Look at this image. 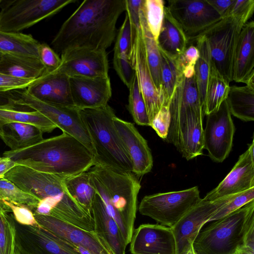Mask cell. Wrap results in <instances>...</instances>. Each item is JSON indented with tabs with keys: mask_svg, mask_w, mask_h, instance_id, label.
<instances>
[{
	"mask_svg": "<svg viewBox=\"0 0 254 254\" xmlns=\"http://www.w3.org/2000/svg\"><path fill=\"white\" fill-rule=\"evenodd\" d=\"M125 0H84L63 23L51 42L58 54L72 49L105 50L116 36Z\"/></svg>",
	"mask_w": 254,
	"mask_h": 254,
	"instance_id": "6da1fadb",
	"label": "cell"
},
{
	"mask_svg": "<svg viewBox=\"0 0 254 254\" xmlns=\"http://www.w3.org/2000/svg\"><path fill=\"white\" fill-rule=\"evenodd\" d=\"M3 156L18 165L64 178L88 171L95 164L91 152L77 139L64 132L29 147L5 151Z\"/></svg>",
	"mask_w": 254,
	"mask_h": 254,
	"instance_id": "7a4b0ae2",
	"label": "cell"
},
{
	"mask_svg": "<svg viewBox=\"0 0 254 254\" xmlns=\"http://www.w3.org/2000/svg\"><path fill=\"white\" fill-rule=\"evenodd\" d=\"M88 171L96 192L127 245L134 230L140 182L132 172H120L98 164Z\"/></svg>",
	"mask_w": 254,
	"mask_h": 254,
	"instance_id": "3957f363",
	"label": "cell"
},
{
	"mask_svg": "<svg viewBox=\"0 0 254 254\" xmlns=\"http://www.w3.org/2000/svg\"><path fill=\"white\" fill-rule=\"evenodd\" d=\"M95 151V164L124 172H132V165L113 124V109L105 106L79 110Z\"/></svg>",
	"mask_w": 254,
	"mask_h": 254,
	"instance_id": "277c9868",
	"label": "cell"
},
{
	"mask_svg": "<svg viewBox=\"0 0 254 254\" xmlns=\"http://www.w3.org/2000/svg\"><path fill=\"white\" fill-rule=\"evenodd\" d=\"M254 229V200L214 221L198 233L195 254H233Z\"/></svg>",
	"mask_w": 254,
	"mask_h": 254,
	"instance_id": "5b68a950",
	"label": "cell"
},
{
	"mask_svg": "<svg viewBox=\"0 0 254 254\" xmlns=\"http://www.w3.org/2000/svg\"><path fill=\"white\" fill-rule=\"evenodd\" d=\"M76 0H1L0 30L20 32L59 12Z\"/></svg>",
	"mask_w": 254,
	"mask_h": 254,
	"instance_id": "8992f818",
	"label": "cell"
},
{
	"mask_svg": "<svg viewBox=\"0 0 254 254\" xmlns=\"http://www.w3.org/2000/svg\"><path fill=\"white\" fill-rule=\"evenodd\" d=\"M168 106L171 122L166 140L176 147L181 132L188 124L203 121V106L194 76L187 78L181 73Z\"/></svg>",
	"mask_w": 254,
	"mask_h": 254,
	"instance_id": "52a82bcc",
	"label": "cell"
},
{
	"mask_svg": "<svg viewBox=\"0 0 254 254\" xmlns=\"http://www.w3.org/2000/svg\"><path fill=\"white\" fill-rule=\"evenodd\" d=\"M197 186L179 191L145 196L139 205L143 215L160 225L172 227L201 200Z\"/></svg>",
	"mask_w": 254,
	"mask_h": 254,
	"instance_id": "ba28073f",
	"label": "cell"
},
{
	"mask_svg": "<svg viewBox=\"0 0 254 254\" xmlns=\"http://www.w3.org/2000/svg\"><path fill=\"white\" fill-rule=\"evenodd\" d=\"M243 26L231 17L222 19L205 31L212 66L229 82L232 81V69L238 39Z\"/></svg>",
	"mask_w": 254,
	"mask_h": 254,
	"instance_id": "9c48e42d",
	"label": "cell"
},
{
	"mask_svg": "<svg viewBox=\"0 0 254 254\" xmlns=\"http://www.w3.org/2000/svg\"><path fill=\"white\" fill-rule=\"evenodd\" d=\"M4 178L39 201L51 198L61 203H68L73 199L64 186V178L57 175L17 165L9 171Z\"/></svg>",
	"mask_w": 254,
	"mask_h": 254,
	"instance_id": "30bf717a",
	"label": "cell"
},
{
	"mask_svg": "<svg viewBox=\"0 0 254 254\" xmlns=\"http://www.w3.org/2000/svg\"><path fill=\"white\" fill-rule=\"evenodd\" d=\"M166 6L185 33L188 45L222 19L207 0H171Z\"/></svg>",
	"mask_w": 254,
	"mask_h": 254,
	"instance_id": "8fae6325",
	"label": "cell"
},
{
	"mask_svg": "<svg viewBox=\"0 0 254 254\" xmlns=\"http://www.w3.org/2000/svg\"><path fill=\"white\" fill-rule=\"evenodd\" d=\"M20 94L25 105L32 110L39 112L63 132L81 142L95 155L93 144L89 132L81 116L80 111L74 107L53 105L40 101L26 90L20 89Z\"/></svg>",
	"mask_w": 254,
	"mask_h": 254,
	"instance_id": "7c38bea8",
	"label": "cell"
},
{
	"mask_svg": "<svg viewBox=\"0 0 254 254\" xmlns=\"http://www.w3.org/2000/svg\"><path fill=\"white\" fill-rule=\"evenodd\" d=\"M237 194L225 196L213 201H205L201 199L174 226L171 227L176 240V254H186L192 247L202 226Z\"/></svg>",
	"mask_w": 254,
	"mask_h": 254,
	"instance_id": "4fadbf2b",
	"label": "cell"
},
{
	"mask_svg": "<svg viewBox=\"0 0 254 254\" xmlns=\"http://www.w3.org/2000/svg\"><path fill=\"white\" fill-rule=\"evenodd\" d=\"M206 116L204 149L213 161L222 162L231 150L235 131L226 100L217 110Z\"/></svg>",
	"mask_w": 254,
	"mask_h": 254,
	"instance_id": "5bb4252c",
	"label": "cell"
},
{
	"mask_svg": "<svg viewBox=\"0 0 254 254\" xmlns=\"http://www.w3.org/2000/svg\"><path fill=\"white\" fill-rule=\"evenodd\" d=\"M13 220L15 248L20 254H81L76 248L39 226L22 225Z\"/></svg>",
	"mask_w": 254,
	"mask_h": 254,
	"instance_id": "9a60e30c",
	"label": "cell"
},
{
	"mask_svg": "<svg viewBox=\"0 0 254 254\" xmlns=\"http://www.w3.org/2000/svg\"><path fill=\"white\" fill-rule=\"evenodd\" d=\"M39 225L77 249L91 254H114L94 231L84 230L50 215L34 213Z\"/></svg>",
	"mask_w": 254,
	"mask_h": 254,
	"instance_id": "2e32d148",
	"label": "cell"
},
{
	"mask_svg": "<svg viewBox=\"0 0 254 254\" xmlns=\"http://www.w3.org/2000/svg\"><path fill=\"white\" fill-rule=\"evenodd\" d=\"M57 69L69 77L108 76L109 63L106 51L86 48L66 50L61 54Z\"/></svg>",
	"mask_w": 254,
	"mask_h": 254,
	"instance_id": "e0dca14e",
	"label": "cell"
},
{
	"mask_svg": "<svg viewBox=\"0 0 254 254\" xmlns=\"http://www.w3.org/2000/svg\"><path fill=\"white\" fill-rule=\"evenodd\" d=\"M131 254H176L175 238L169 227L144 224L134 229L130 242Z\"/></svg>",
	"mask_w": 254,
	"mask_h": 254,
	"instance_id": "ac0fdd59",
	"label": "cell"
},
{
	"mask_svg": "<svg viewBox=\"0 0 254 254\" xmlns=\"http://www.w3.org/2000/svg\"><path fill=\"white\" fill-rule=\"evenodd\" d=\"M254 146L253 140L248 149L240 156L231 171L203 200L213 201L254 187Z\"/></svg>",
	"mask_w": 254,
	"mask_h": 254,
	"instance_id": "d6986e66",
	"label": "cell"
},
{
	"mask_svg": "<svg viewBox=\"0 0 254 254\" xmlns=\"http://www.w3.org/2000/svg\"><path fill=\"white\" fill-rule=\"evenodd\" d=\"M130 59L135 71L139 88L145 102L151 125L162 105L147 64L140 27L136 31Z\"/></svg>",
	"mask_w": 254,
	"mask_h": 254,
	"instance_id": "ffe728a7",
	"label": "cell"
},
{
	"mask_svg": "<svg viewBox=\"0 0 254 254\" xmlns=\"http://www.w3.org/2000/svg\"><path fill=\"white\" fill-rule=\"evenodd\" d=\"M71 95L79 110L95 109L108 105L112 96L109 76L69 77Z\"/></svg>",
	"mask_w": 254,
	"mask_h": 254,
	"instance_id": "44dd1931",
	"label": "cell"
},
{
	"mask_svg": "<svg viewBox=\"0 0 254 254\" xmlns=\"http://www.w3.org/2000/svg\"><path fill=\"white\" fill-rule=\"evenodd\" d=\"M113 124L132 165V173L141 176L153 167V158L147 141L134 125L115 116Z\"/></svg>",
	"mask_w": 254,
	"mask_h": 254,
	"instance_id": "7402d4cb",
	"label": "cell"
},
{
	"mask_svg": "<svg viewBox=\"0 0 254 254\" xmlns=\"http://www.w3.org/2000/svg\"><path fill=\"white\" fill-rule=\"evenodd\" d=\"M26 90L32 96L42 102L74 107L71 95L69 77L57 70L45 72L30 84Z\"/></svg>",
	"mask_w": 254,
	"mask_h": 254,
	"instance_id": "603a6c76",
	"label": "cell"
},
{
	"mask_svg": "<svg viewBox=\"0 0 254 254\" xmlns=\"http://www.w3.org/2000/svg\"><path fill=\"white\" fill-rule=\"evenodd\" d=\"M232 81L254 87V22L243 27L237 43L232 69Z\"/></svg>",
	"mask_w": 254,
	"mask_h": 254,
	"instance_id": "cb8c5ba5",
	"label": "cell"
},
{
	"mask_svg": "<svg viewBox=\"0 0 254 254\" xmlns=\"http://www.w3.org/2000/svg\"><path fill=\"white\" fill-rule=\"evenodd\" d=\"M92 216L95 234L114 254H125L127 245L119 226L107 211L102 198L97 192L92 203Z\"/></svg>",
	"mask_w": 254,
	"mask_h": 254,
	"instance_id": "d4e9b609",
	"label": "cell"
},
{
	"mask_svg": "<svg viewBox=\"0 0 254 254\" xmlns=\"http://www.w3.org/2000/svg\"><path fill=\"white\" fill-rule=\"evenodd\" d=\"M156 43L160 51L174 60L179 59L188 45L185 33L166 6L164 7L163 21Z\"/></svg>",
	"mask_w": 254,
	"mask_h": 254,
	"instance_id": "484cf974",
	"label": "cell"
},
{
	"mask_svg": "<svg viewBox=\"0 0 254 254\" xmlns=\"http://www.w3.org/2000/svg\"><path fill=\"white\" fill-rule=\"evenodd\" d=\"M43 132L29 124L11 123L4 125L0 137L10 150H15L32 146L44 139Z\"/></svg>",
	"mask_w": 254,
	"mask_h": 254,
	"instance_id": "4316f807",
	"label": "cell"
},
{
	"mask_svg": "<svg viewBox=\"0 0 254 254\" xmlns=\"http://www.w3.org/2000/svg\"><path fill=\"white\" fill-rule=\"evenodd\" d=\"M45 72L37 58L3 54L0 61V72L15 78L35 80Z\"/></svg>",
	"mask_w": 254,
	"mask_h": 254,
	"instance_id": "83f0119b",
	"label": "cell"
},
{
	"mask_svg": "<svg viewBox=\"0 0 254 254\" xmlns=\"http://www.w3.org/2000/svg\"><path fill=\"white\" fill-rule=\"evenodd\" d=\"M39 44L31 35L0 30V52L3 54L39 59Z\"/></svg>",
	"mask_w": 254,
	"mask_h": 254,
	"instance_id": "f1b7e54d",
	"label": "cell"
},
{
	"mask_svg": "<svg viewBox=\"0 0 254 254\" xmlns=\"http://www.w3.org/2000/svg\"><path fill=\"white\" fill-rule=\"evenodd\" d=\"M231 115L245 122L254 120V87L230 86L226 99Z\"/></svg>",
	"mask_w": 254,
	"mask_h": 254,
	"instance_id": "f546056e",
	"label": "cell"
},
{
	"mask_svg": "<svg viewBox=\"0 0 254 254\" xmlns=\"http://www.w3.org/2000/svg\"><path fill=\"white\" fill-rule=\"evenodd\" d=\"M64 184L68 194L92 216V203L96 192L88 171L64 178Z\"/></svg>",
	"mask_w": 254,
	"mask_h": 254,
	"instance_id": "4dcf8cb0",
	"label": "cell"
},
{
	"mask_svg": "<svg viewBox=\"0 0 254 254\" xmlns=\"http://www.w3.org/2000/svg\"><path fill=\"white\" fill-rule=\"evenodd\" d=\"M203 121L188 125L181 131L176 148L187 160L203 154L204 149Z\"/></svg>",
	"mask_w": 254,
	"mask_h": 254,
	"instance_id": "1f68e13d",
	"label": "cell"
},
{
	"mask_svg": "<svg viewBox=\"0 0 254 254\" xmlns=\"http://www.w3.org/2000/svg\"><path fill=\"white\" fill-rule=\"evenodd\" d=\"M140 27L147 64L155 86L159 93L161 87V53L156 41L148 28L141 7L140 11Z\"/></svg>",
	"mask_w": 254,
	"mask_h": 254,
	"instance_id": "d6a6232c",
	"label": "cell"
},
{
	"mask_svg": "<svg viewBox=\"0 0 254 254\" xmlns=\"http://www.w3.org/2000/svg\"><path fill=\"white\" fill-rule=\"evenodd\" d=\"M230 88V82L212 66L203 103L204 115L218 109L226 100Z\"/></svg>",
	"mask_w": 254,
	"mask_h": 254,
	"instance_id": "836d02e7",
	"label": "cell"
},
{
	"mask_svg": "<svg viewBox=\"0 0 254 254\" xmlns=\"http://www.w3.org/2000/svg\"><path fill=\"white\" fill-rule=\"evenodd\" d=\"M11 123L33 125L43 132H51L57 127L48 118L36 111H24L0 109V133L4 125Z\"/></svg>",
	"mask_w": 254,
	"mask_h": 254,
	"instance_id": "e575fe53",
	"label": "cell"
},
{
	"mask_svg": "<svg viewBox=\"0 0 254 254\" xmlns=\"http://www.w3.org/2000/svg\"><path fill=\"white\" fill-rule=\"evenodd\" d=\"M195 43V46L199 51V57L194 67V77L200 99L203 106L212 64L205 36H200L192 43Z\"/></svg>",
	"mask_w": 254,
	"mask_h": 254,
	"instance_id": "d590c367",
	"label": "cell"
},
{
	"mask_svg": "<svg viewBox=\"0 0 254 254\" xmlns=\"http://www.w3.org/2000/svg\"><path fill=\"white\" fill-rule=\"evenodd\" d=\"M160 53L161 87L159 94L162 106H168L179 76L182 73L177 60L170 58L161 51Z\"/></svg>",
	"mask_w": 254,
	"mask_h": 254,
	"instance_id": "8d00e7d4",
	"label": "cell"
},
{
	"mask_svg": "<svg viewBox=\"0 0 254 254\" xmlns=\"http://www.w3.org/2000/svg\"><path fill=\"white\" fill-rule=\"evenodd\" d=\"M0 200H6L26 206L33 212L39 202L37 198L22 190L13 183L5 178L0 179Z\"/></svg>",
	"mask_w": 254,
	"mask_h": 254,
	"instance_id": "74e56055",
	"label": "cell"
},
{
	"mask_svg": "<svg viewBox=\"0 0 254 254\" xmlns=\"http://www.w3.org/2000/svg\"><path fill=\"white\" fill-rule=\"evenodd\" d=\"M165 1L163 0H143L142 10L149 30L156 42L162 27Z\"/></svg>",
	"mask_w": 254,
	"mask_h": 254,
	"instance_id": "f35d334b",
	"label": "cell"
},
{
	"mask_svg": "<svg viewBox=\"0 0 254 254\" xmlns=\"http://www.w3.org/2000/svg\"><path fill=\"white\" fill-rule=\"evenodd\" d=\"M128 89V109L134 121L140 126H150L146 106L139 88L136 74Z\"/></svg>",
	"mask_w": 254,
	"mask_h": 254,
	"instance_id": "ab89813d",
	"label": "cell"
},
{
	"mask_svg": "<svg viewBox=\"0 0 254 254\" xmlns=\"http://www.w3.org/2000/svg\"><path fill=\"white\" fill-rule=\"evenodd\" d=\"M135 36L133 34L129 18L126 14L124 22L117 34L114 55L130 59Z\"/></svg>",
	"mask_w": 254,
	"mask_h": 254,
	"instance_id": "60d3db41",
	"label": "cell"
},
{
	"mask_svg": "<svg viewBox=\"0 0 254 254\" xmlns=\"http://www.w3.org/2000/svg\"><path fill=\"white\" fill-rule=\"evenodd\" d=\"M253 200H254V187L237 193L227 204L213 215L208 222L222 218Z\"/></svg>",
	"mask_w": 254,
	"mask_h": 254,
	"instance_id": "b9f144b4",
	"label": "cell"
},
{
	"mask_svg": "<svg viewBox=\"0 0 254 254\" xmlns=\"http://www.w3.org/2000/svg\"><path fill=\"white\" fill-rule=\"evenodd\" d=\"M0 203L8 212L12 213L17 223L25 225L39 226L33 212L28 207L6 200H0Z\"/></svg>",
	"mask_w": 254,
	"mask_h": 254,
	"instance_id": "7bdbcfd3",
	"label": "cell"
},
{
	"mask_svg": "<svg viewBox=\"0 0 254 254\" xmlns=\"http://www.w3.org/2000/svg\"><path fill=\"white\" fill-rule=\"evenodd\" d=\"M199 57V51L195 45H188L177 60L179 68L184 76L190 78L194 76V67Z\"/></svg>",
	"mask_w": 254,
	"mask_h": 254,
	"instance_id": "ee69618b",
	"label": "cell"
},
{
	"mask_svg": "<svg viewBox=\"0 0 254 254\" xmlns=\"http://www.w3.org/2000/svg\"><path fill=\"white\" fill-rule=\"evenodd\" d=\"M254 11V0H234L228 17H232L244 26L252 16Z\"/></svg>",
	"mask_w": 254,
	"mask_h": 254,
	"instance_id": "f6af8a7d",
	"label": "cell"
},
{
	"mask_svg": "<svg viewBox=\"0 0 254 254\" xmlns=\"http://www.w3.org/2000/svg\"><path fill=\"white\" fill-rule=\"evenodd\" d=\"M113 63L121 80L128 88L135 76V71L130 59L126 57L114 55Z\"/></svg>",
	"mask_w": 254,
	"mask_h": 254,
	"instance_id": "bcb514c9",
	"label": "cell"
},
{
	"mask_svg": "<svg viewBox=\"0 0 254 254\" xmlns=\"http://www.w3.org/2000/svg\"><path fill=\"white\" fill-rule=\"evenodd\" d=\"M20 90L0 91V109L33 111L28 107L22 100Z\"/></svg>",
	"mask_w": 254,
	"mask_h": 254,
	"instance_id": "7dc6e473",
	"label": "cell"
},
{
	"mask_svg": "<svg viewBox=\"0 0 254 254\" xmlns=\"http://www.w3.org/2000/svg\"><path fill=\"white\" fill-rule=\"evenodd\" d=\"M38 55L39 59L44 66L46 72L56 70L61 64V57L46 43H40Z\"/></svg>",
	"mask_w": 254,
	"mask_h": 254,
	"instance_id": "c3c4849f",
	"label": "cell"
},
{
	"mask_svg": "<svg viewBox=\"0 0 254 254\" xmlns=\"http://www.w3.org/2000/svg\"><path fill=\"white\" fill-rule=\"evenodd\" d=\"M171 122L168 106H163L156 114L150 126L161 138L166 139L168 135Z\"/></svg>",
	"mask_w": 254,
	"mask_h": 254,
	"instance_id": "681fc988",
	"label": "cell"
},
{
	"mask_svg": "<svg viewBox=\"0 0 254 254\" xmlns=\"http://www.w3.org/2000/svg\"><path fill=\"white\" fill-rule=\"evenodd\" d=\"M143 0H125L126 14L127 15L134 36L140 28V11Z\"/></svg>",
	"mask_w": 254,
	"mask_h": 254,
	"instance_id": "f907efd6",
	"label": "cell"
},
{
	"mask_svg": "<svg viewBox=\"0 0 254 254\" xmlns=\"http://www.w3.org/2000/svg\"><path fill=\"white\" fill-rule=\"evenodd\" d=\"M35 80H27L15 78L0 72V91L14 90L26 88Z\"/></svg>",
	"mask_w": 254,
	"mask_h": 254,
	"instance_id": "816d5d0a",
	"label": "cell"
},
{
	"mask_svg": "<svg viewBox=\"0 0 254 254\" xmlns=\"http://www.w3.org/2000/svg\"><path fill=\"white\" fill-rule=\"evenodd\" d=\"M15 228L12 214H6V242L4 254H13L15 250Z\"/></svg>",
	"mask_w": 254,
	"mask_h": 254,
	"instance_id": "f5cc1de1",
	"label": "cell"
},
{
	"mask_svg": "<svg viewBox=\"0 0 254 254\" xmlns=\"http://www.w3.org/2000/svg\"><path fill=\"white\" fill-rule=\"evenodd\" d=\"M222 18H227L234 0H207Z\"/></svg>",
	"mask_w": 254,
	"mask_h": 254,
	"instance_id": "db71d44e",
	"label": "cell"
},
{
	"mask_svg": "<svg viewBox=\"0 0 254 254\" xmlns=\"http://www.w3.org/2000/svg\"><path fill=\"white\" fill-rule=\"evenodd\" d=\"M7 211L0 203V254H4L6 242V219Z\"/></svg>",
	"mask_w": 254,
	"mask_h": 254,
	"instance_id": "11a10c76",
	"label": "cell"
},
{
	"mask_svg": "<svg viewBox=\"0 0 254 254\" xmlns=\"http://www.w3.org/2000/svg\"><path fill=\"white\" fill-rule=\"evenodd\" d=\"M233 254H254V229L249 233L244 243Z\"/></svg>",
	"mask_w": 254,
	"mask_h": 254,
	"instance_id": "9f6ffc18",
	"label": "cell"
},
{
	"mask_svg": "<svg viewBox=\"0 0 254 254\" xmlns=\"http://www.w3.org/2000/svg\"><path fill=\"white\" fill-rule=\"evenodd\" d=\"M17 165L9 157H0V179L4 178L5 175Z\"/></svg>",
	"mask_w": 254,
	"mask_h": 254,
	"instance_id": "6f0895ef",
	"label": "cell"
},
{
	"mask_svg": "<svg viewBox=\"0 0 254 254\" xmlns=\"http://www.w3.org/2000/svg\"><path fill=\"white\" fill-rule=\"evenodd\" d=\"M186 254H195V253L194 252L193 247L190 249V250Z\"/></svg>",
	"mask_w": 254,
	"mask_h": 254,
	"instance_id": "680465c9",
	"label": "cell"
},
{
	"mask_svg": "<svg viewBox=\"0 0 254 254\" xmlns=\"http://www.w3.org/2000/svg\"><path fill=\"white\" fill-rule=\"evenodd\" d=\"M13 254H20L18 251L15 248L14 252Z\"/></svg>",
	"mask_w": 254,
	"mask_h": 254,
	"instance_id": "91938a15",
	"label": "cell"
},
{
	"mask_svg": "<svg viewBox=\"0 0 254 254\" xmlns=\"http://www.w3.org/2000/svg\"><path fill=\"white\" fill-rule=\"evenodd\" d=\"M3 54L1 53V52H0V61H1L2 58V56H3Z\"/></svg>",
	"mask_w": 254,
	"mask_h": 254,
	"instance_id": "94428289",
	"label": "cell"
},
{
	"mask_svg": "<svg viewBox=\"0 0 254 254\" xmlns=\"http://www.w3.org/2000/svg\"><path fill=\"white\" fill-rule=\"evenodd\" d=\"M1 0H0V3H1Z\"/></svg>",
	"mask_w": 254,
	"mask_h": 254,
	"instance_id": "6125c7cd",
	"label": "cell"
}]
</instances>
